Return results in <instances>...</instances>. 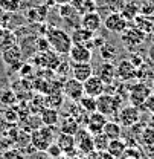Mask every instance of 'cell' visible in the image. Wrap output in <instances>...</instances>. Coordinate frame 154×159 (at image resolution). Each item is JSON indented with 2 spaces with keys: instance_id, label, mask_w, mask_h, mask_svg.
Listing matches in <instances>:
<instances>
[{
  "instance_id": "6da1fadb",
  "label": "cell",
  "mask_w": 154,
  "mask_h": 159,
  "mask_svg": "<svg viewBox=\"0 0 154 159\" xmlns=\"http://www.w3.org/2000/svg\"><path fill=\"white\" fill-rule=\"evenodd\" d=\"M46 39L51 44V49L54 52H57L58 55H69V52L73 46L70 35L61 28L51 26L47 34H46Z\"/></svg>"
},
{
  "instance_id": "7a4b0ae2",
  "label": "cell",
  "mask_w": 154,
  "mask_h": 159,
  "mask_svg": "<svg viewBox=\"0 0 154 159\" xmlns=\"http://www.w3.org/2000/svg\"><path fill=\"white\" fill-rule=\"evenodd\" d=\"M55 142V130L54 127L41 125L40 129L31 133V144L37 148V152H46L51 144Z\"/></svg>"
},
{
  "instance_id": "3957f363",
  "label": "cell",
  "mask_w": 154,
  "mask_h": 159,
  "mask_svg": "<svg viewBox=\"0 0 154 159\" xmlns=\"http://www.w3.org/2000/svg\"><path fill=\"white\" fill-rule=\"evenodd\" d=\"M151 93H153V89L150 86H147V83L142 81V83H136V84L128 87L127 97H128V101H130L131 106H134L137 109H142L145 99L148 98Z\"/></svg>"
},
{
  "instance_id": "277c9868",
  "label": "cell",
  "mask_w": 154,
  "mask_h": 159,
  "mask_svg": "<svg viewBox=\"0 0 154 159\" xmlns=\"http://www.w3.org/2000/svg\"><path fill=\"white\" fill-rule=\"evenodd\" d=\"M31 61H34V64H37L40 67H46L49 70H57V67L61 64V60L58 57L57 52L51 51H44V52H38L35 54Z\"/></svg>"
},
{
  "instance_id": "5b68a950",
  "label": "cell",
  "mask_w": 154,
  "mask_h": 159,
  "mask_svg": "<svg viewBox=\"0 0 154 159\" xmlns=\"http://www.w3.org/2000/svg\"><path fill=\"white\" fill-rule=\"evenodd\" d=\"M140 119V112L139 109L128 104V106H124L121 110H119V115H117V122L122 125V127H134L136 124L139 122Z\"/></svg>"
},
{
  "instance_id": "8992f818",
  "label": "cell",
  "mask_w": 154,
  "mask_h": 159,
  "mask_svg": "<svg viewBox=\"0 0 154 159\" xmlns=\"http://www.w3.org/2000/svg\"><path fill=\"white\" fill-rule=\"evenodd\" d=\"M75 139H77V150L81 153V155L89 156V155L95 153L93 135H90L87 129H81V130H78V133L75 135Z\"/></svg>"
},
{
  "instance_id": "52a82bcc",
  "label": "cell",
  "mask_w": 154,
  "mask_h": 159,
  "mask_svg": "<svg viewBox=\"0 0 154 159\" xmlns=\"http://www.w3.org/2000/svg\"><path fill=\"white\" fill-rule=\"evenodd\" d=\"M63 95L64 98H67L69 101L78 102L81 97L84 95V86L81 81H78L75 78H69L63 83Z\"/></svg>"
},
{
  "instance_id": "ba28073f",
  "label": "cell",
  "mask_w": 154,
  "mask_h": 159,
  "mask_svg": "<svg viewBox=\"0 0 154 159\" xmlns=\"http://www.w3.org/2000/svg\"><path fill=\"white\" fill-rule=\"evenodd\" d=\"M145 35H147V34L142 32L134 23H131V25L128 23L127 29L122 32V41L125 43L127 48H136V46H139L140 43H143Z\"/></svg>"
},
{
  "instance_id": "9c48e42d",
  "label": "cell",
  "mask_w": 154,
  "mask_h": 159,
  "mask_svg": "<svg viewBox=\"0 0 154 159\" xmlns=\"http://www.w3.org/2000/svg\"><path fill=\"white\" fill-rule=\"evenodd\" d=\"M107 31L110 32H115V34H122L127 26H128V21L121 16V12H112V14H107V17L104 19V23Z\"/></svg>"
},
{
  "instance_id": "30bf717a",
  "label": "cell",
  "mask_w": 154,
  "mask_h": 159,
  "mask_svg": "<svg viewBox=\"0 0 154 159\" xmlns=\"http://www.w3.org/2000/svg\"><path fill=\"white\" fill-rule=\"evenodd\" d=\"M116 75L122 83H128L137 78V67L130 60H121L116 66Z\"/></svg>"
},
{
  "instance_id": "8fae6325",
  "label": "cell",
  "mask_w": 154,
  "mask_h": 159,
  "mask_svg": "<svg viewBox=\"0 0 154 159\" xmlns=\"http://www.w3.org/2000/svg\"><path fill=\"white\" fill-rule=\"evenodd\" d=\"M21 57H23V52H21V48L14 44L5 51H2V58L5 61L6 66H9L11 69H20L21 67Z\"/></svg>"
},
{
  "instance_id": "7c38bea8",
  "label": "cell",
  "mask_w": 154,
  "mask_h": 159,
  "mask_svg": "<svg viewBox=\"0 0 154 159\" xmlns=\"http://www.w3.org/2000/svg\"><path fill=\"white\" fill-rule=\"evenodd\" d=\"M96 77H99V80L105 84V86H110V84H115L116 78V66L110 61H102L96 69Z\"/></svg>"
},
{
  "instance_id": "4fadbf2b",
  "label": "cell",
  "mask_w": 154,
  "mask_h": 159,
  "mask_svg": "<svg viewBox=\"0 0 154 159\" xmlns=\"http://www.w3.org/2000/svg\"><path fill=\"white\" fill-rule=\"evenodd\" d=\"M107 116L105 115H102V113H99V112H93V113H90L89 115V119H87V124H86V129L89 130V133L90 135H99V133H102V130H104V125L107 124Z\"/></svg>"
},
{
  "instance_id": "5bb4252c",
  "label": "cell",
  "mask_w": 154,
  "mask_h": 159,
  "mask_svg": "<svg viewBox=\"0 0 154 159\" xmlns=\"http://www.w3.org/2000/svg\"><path fill=\"white\" fill-rule=\"evenodd\" d=\"M84 86V95L87 97H92V98H98L104 93V89H105V84L99 80V77L96 75H92L87 81L82 83Z\"/></svg>"
},
{
  "instance_id": "9a60e30c",
  "label": "cell",
  "mask_w": 154,
  "mask_h": 159,
  "mask_svg": "<svg viewBox=\"0 0 154 159\" xmlns=\"http://www.w3.org/2000/svg\"><path fill=\"white\" fill-rule=\"evenodd\" d=\"M69 57L72 60V63H90L93 52L86 44H73L69 52Z\"/></svg>"
},
{
  "instance_id": "2e32d148",
  "label": "cell",
  "mask_w": 154,
  "mask_h": 159,
  "mask_svg": "<svg viewBox=\"0 0 154 159\" xmlns=\"http://www.w3.org/2000/svg\"><path fill=\"white\" fill-rule=\"evenodd\" d=\"M55 142L59 145V148L63 150V155L72 158V156L77 153V139H75L73 135L61 133V135H58V138Z\"/></svg>"
},
{
  "instance_id": "e0dca14e",
  "label": "cell",
  "mask_w": 154,
  "mask_h": 159,
  "mask_svg": "<svg viewBox=\"0 0 154 159\" xmlns=\"http://www.w3.org/2000/svg\"><path fill=\"white\" fill-rule=\"evenodd\" d=\"M92 75H95L93 72V66L92 63H73L72 66V77L81 83L87 81Z\"/></svg>"
},
{
  "instance_id": "ac0fdd59",
  "label": "cell",
  "mask_w": 154,
  "mask_h": 159,
  "mask_svg": "<svg viewBox=\"0 0 154 159\" xmlns=\"http://www.w3.org/2000/svg\"><path fill=\"white\" fill-rule=\"evenodd\" d=\"M102 23H104V20H102L101 14L98 11L81 16V26L86 28V29H89V31H92L93 34L96 31H99V28L102 26Z\"/></svg>"
},
{
  "instance_id": "d6986e66",
  "label": "cell",
  "mask_w": 154,
  "mask_h": 159,
  "mask_svg": "<svg viewBox=\"0 0 154 159\" xmlns=\"http://www.w3.org/2000/svg\"><path fill=\"white\" fill-rule=\"evenodd\" d=\"M47 12H49V8L46 5H38V6L29 8L24 17L28 19V21H32V23H43L47 17Z\"/></svg>"
},
{
  "instance_id": "ffe728a7",
  "label": "cell",
  "mask_w": 154,
  "mask_h": 159,
  "mask_svg": "<svg viewBox=\"0 0 154 159\" xmlns=\"http://www.w3.org/2000/svg\"><path fill=\"white\" fill-rule=\"evenodd\" d=\"M121 16L127 20L128 23L134 21L136 17L140 16V5L136 0H125V5H124V8L121 11Z\"/></svg>"
},
{
  "instance_id": "44dd1931",
  "label": "cell",
  "mask_w": 154,
  "mask_h": 159,
  "mask_svg": "<svg viewBox=\"0 0 154 159\" xmlns=\"http://www.w3.org/2000/svg\"><path fill=\"white\" fill-rule=\"evenodd\" d=\"M70 39H72L73 44H87L89 41H92V39H93V32L86 29V28H82V26H79V28L72 31Z\"/></svg>"
},
{
  "instance_id": "7402d4cb",
  "label": "cell",
  "mask_w": 154,
  "mask_h": 159,
  "mask_svg": "<svg viewBox=\"0 0 154 159\" xmlns=\"http://www.w3.org/2000/svg\"><path fill=\"white\" fill-rule=\"evenodd\" d=\"M102 133L107 136L108 141L121 139V135H122V125H121L117 121H107V124L104 125Z\"/></svg>"
},
{
  "instance_id": "603a6c76",
  "label": "cell",
  "mask_w": 154,
  "mask_h": 159,
  "mask_svg": "<svg viewBox=\"0 0 154 159\" xmlns=\"http://www.w3.org/2000/svg\"><path fill=\"white\" fill-rule=\"evenodd\" d=\"M79 130V122L73 116H64L59 122V132L67 133V135H77Z\"/></svg>"
},
{
  "instance_id": "cb8c5ba5",
  "label": "cell",
  "mask_w": 154,
  "mask_h": 159,
  "mask_svg": "<svg viewBox=\"0 0 154 159\" xmlns=\"http://www.w3.org/2000/svg\"><path fill=\"white\" fill-rule=\"evenodd\" d=\"M41 122L43 125H47V127H54L57 125V122H59V113H58L57 109H49V107H44L41 110Z\"/></svg>"
},
{
  "instance_id": "d4e9b609",
  "label": "cell",
  "mask_w": 154,
  "mask_h": 159,
  "mask_svg": "<svg viewBox=\"0 0 154 159\" xmlns=\"http://www.w3.org/2000/svg\"><path fill=\"white\" fill-rule=\"evenodd\" d=\"M125 150H127V142L122 141V139H115V141H110V142H108L107 152H108L115 159L122 158V156L125 155Z\"/></svg>"
},
{
  "instance_id": "484cf974",
  "label": "cell",
  "mask_w": 154,
  "mask_h": 159,
  "mask_svg": "<svg viewBox=\"0 0 154 159\" xmlns=\"http://www.w3.org/2000/svg\"><path fill=\"white\" fill-rule=\"evenodd\" d=\"M134 25L145 34H151L154 32L153 29V17H147V16H137L134 19Z\"/></svg>"
},
{
  "instance_id": "4316f807",
  "label": "cell",
  "mask_w": 154,
  "mask_h": 159,
  "mask_svg": "<svg viewBox=\"0 0 154 159\" xmlns=\"http://www.w3.org/2000/svg\"><path fill=\"white\" fill-rule=\"evenodd\" d=\"M99 55L104 61H115L116 55H117V51L112 43H104L101 48H99Z\"/></svg>"
},
{
  "instance_id": "83f0119b",
  "label": "cell",
  "mask_w": 154,
  "mask_h": 159,
  "mask_svg": "<svg viewBox=\"0 0 154 159\" xmlns=\"http://www.w3.org/2000/svg\"><path fill=\"white\" fill-rule=\"evenodd\" d=\"M63 102H64V95H63V92L51 93V95H47V97L44 98V106L49 107V109H57L58 110V107H61Z\"/></svg>"
},
{
  "instance_id": "f1b7e54d",
  "label": "cell",
  "mask_w": 154,
  "mask_h": 159,
  "mask_svg": "<svg viewBox=\"0 0 154 159\" xmlns=\"http://www.w3.org/2000/svg\"><path fill=\"white\" fill-rule=\"evenodd\" d=\"M78 106L87 112V113H93L96 112V98H92V97H87V95H82L81 99L78 101Z\"/></svg>"
},
{
  "instance_id": "f546056e",
  "label": "cell",
  "mask_w": 154,
  "mask_h": 159,
  "mask_svg": "<svg viewBox=\"0 0 154 159\" xmlns=\"http://www.w3.org/2000/svg\"><path fill=\"white\" fill-rule=\"evenodd\" d=\"M21 8V0H0V9L3 12L14 14Z\"/></svg>"
},
{
  "instance_id": "4dcf8cb0",
  "label": "cell",
  "mask_w": 154,
  "mask_h": 159,
  "mask_svg": "<svg viewBox=\"0 0 154 159\" xmlns=\"http://www.w3.org/2000/svg\"><path fill=\"white\" fill-rule=\"evenodd\" d=\"M125 5V0H102V6L104 9L112 14V12H121L122 8Z\"/></svg>"
},
{
  "instance_id": "1f68e13d",
  "label": "cell",
  "mask_w": 154,
  "mask_h": 159,
  "mask_svg": "<svg viewBox=\"0 0 154 159\" xmlns=\"http://www.w3.org/2000/svg\"><path fill=\"white\" fill-rule=\"evenodd\" d=\"M58 16L63 20H69V19H72V17H75V16H78V11L70 3H67V5H59V6H58Z\"/></svg>"
},
{
  "instance_id": "d6a6232c",
  "label": "cell",
  "mask_w": 154,
  "mask_h": 159,
  "mask_svg": "<svg viewBox=\"0 0 154 159\" xmlns=\"http://www.w3.org/2000/svg\"><path fill=\"white\" fill-rule=\"evenodd\" d=\"M140 142L145 147L154 145V127L147 125L145 129H142V132H140Z\"/></svg>"
},
{
  "instance_id": "836d02e7",
  "label": "cell",
  "mask_w": 154,
  "mask_h": 159,
  "mask_svg": "<svg viewBox=\"0 0 154 159\" xmlns=\"http://www.w3.org/2000/svg\"><path fill=\"white\" fill-rule=\"evenodd\" d=\"M108 139L104 133H99V135H95L93 136V145H95V152H104L108 148Z\"/></svg>"
},
{
  "instance_id": "e575fe53",
  "label": "cell",
  "mask_w": 154,
  "mask_h": 159,
  "mask_svg": "<svg viewBox=\"0 0 154 159\" xmlns=\"http://www.w3.org/2000/svg\"><path fill=\"white\" fill-rule=\"evenodd\" d=\"M15 41H17V40H15V37H14V34H12V32L5 31V32H3V35L0 37V51H5V49H8V48H11V46L17 44Z\"/></svg>"
},
{
  "instance_id": "d590c367",
  "label": "cell",
  "mask_w": 154,
  "mask_h": 159,
  "mask_svg": "<svg viewBox=\"0 0 154 159\" xmlns=\"http://www.w3.org/2000/svg\"><path fill=\"white\" fill-rule=\"evenodd\" d=\"M2 159H26V155L23 153L21 148H6L2 155Z\"/></svg>"
},
{
  "instance_id": "8d00e7d4",
  "label": "cell",
  "mask_w": 154,
  "mask_h": 159,
  "mask_svg": "<svg viewBox=\"0 0 154 159\" xmlns=\"http://www.w3.org/2000/svg\"><path fill=\"white\" fill-rule=\"evenodd\" d=\"M98 11V3L95 0H84L81 9H79V16H84V14H89V12H95Z\"/></svg>"
},
{
  "instance_id": "74e56055",
  "label": "cell",
  "mask_w": 154,
  "mask_h": 159,
  "mask_svg": "<svg viewBox=\"0 0 154 159\" xmlns=\"http://www.w3.org/2000/svg\"><path fill=\"white\" fill-rule=\"evenodd\" d=\"M46 153H47V156L52 159H59L63 156V150L59 148V145H58L57 142H54V144H51L49 145V148L46 150Z\"/></svg>"
},
{
  "instance_id": "f35d334b",
  "label": "cell",
  "mask_w": 154,
  "mask_h": 159,
  "mask_svg": "<svg viewBox=\"0 0 154 159\" xmlns=\"http://www.w3.org/2000/svg\"><path fill=\"white\" fill-rule=\"evenodd\" d=\"M154 12V3L150 2H143L140 5V16H147V17H153Z\"/></svg>"
},
{
  "instance_id": "ab89813d",
  "label": "cell",
  "mask_w": 154,
  "mask_h": 159,
  "mask_svg": "<svg viewBox=\"0 0 154 159\" xmlns=\"http://www.w3.org/2000/svg\"><path fill=\"white\" fill-rule=\"evenodd\" d=\"M0 101H2L3 104L11 106V104H14V102H15V93H14V92H11V90H5V92L2 93Z\"/></svg>"
},
{
  "instance_id": "60d3db41",
  "label": "cell",
  "mask_w": 154,
  "mask_h": 159,
  "mask_svg": "<svg viewBox=\"0 0 154 159\" xmlns=\"http://www.w3.org/2000/svg\"><path fill=\"white\" fill-rule=\"evenodd\" d=\"M37 51L38 52H44V51H51V44L46 37H38L37 39Z\"/></svg>"
},
{
  "instance_id": "b9f144b4",
  "label": "cell",
  "mask_w": 154,
  "mask_h": 159,
  "mask_svg": "<svg viewBox=\"0 0 154 159\" xmlns=\"http://www.w3.org/2000/svg\"><path fill=\"white\" fill-rule=\"evenodd\" d=\"M142 109H145L147 112H150V113H153L154 115V92L148 97V98L145 99V102H143Z\"/></svg>"
},
{
  "instance_id": "7bdbcfd3",
  "label": "cell",
  "mask_w": 154,
  "mask_h": 159,
  "mask_svg": "<svg viewBox=\"0 0 154 159\" xmlns=\"http://www.w3.org/2000/svg\"><path fill=\"white\" fill-rule=\"evenodd\" d=\"M19 70H20V75H21V77H29V75L32 74V70H34L32 63H23Z\"/></svg>"
},
{
  "instance_id": "ee69618b",
  "label": "cell",
  "mask_w": 154,
  "mask_h": 159,
  "mask_svg": "<svg viewBox=\"0 0 154 159\" xmlns=\"http://www.w3.org/2000/svg\"><path fill=\"white\" fill-rule=\"evenodd\" d=\"M92 156H93V159H115L107 150H104V152H95V153H92Z\"/></svg>"
},
{
  "instance_id": "f6af8a7d",
  "label": "cell",
  "mask_w": 154,
  "mask_h": 159,
  "mask_svg": "<svg viewBox=\"0 0 154 159\" xmlns=\"http://www.w3.org/2000/svg\"><path fill=\"white\" fill-rule=\"evenodd\" d=\"M82 3H84V0H72V2H70V5H72V6L77 9L78 12H79V9H81Z\"/></svg>"
},
{
  "instance_id": "bcb514c9",
  "label": "cell",
  "mask_w": 154,
  "mask_h": 159,
  "mask_svg": "<svg viewBox=\"0 0 154 159\" xmlns=\"http://www.w3.org/2000/svg\"><path fill=\"white\" fill-rule=\"evenodd\" d=\"M148 57H150V61L154 63V43L150 46V49H148Z\"/></svg>"
},
{
  "instance_id": "7dc6e473",
  "label": "cell",
  "mask_w": 154,
  "mask_h": 159,
  "mask_svg": "<svg viewBox=\"0 0 154 159\" xmlns=\"http://www.w3.org/2000/svg\"><path fill=\"white\" fill-rule=\"evenodd\" d=\"M54 2H55V5L59 6V5H67V3H70L72 0H54Z\"/></svg>"
},
{
  "instance_id": "c3c4849f",
  "label": "cell",
  "mask_w": 154,
  "mask_h": 159,
  "mask_svg": "<svg viewBox=\"0 0 154 159\" xmlns=\"http://www.w3.org/2000/svg\"><path fill=\"white\" fill-rule=\"evenodd\" d=\"M121 159H136V158H131V156H125V155H124V156H122Z\"/></svg>"
},
{
  "instance_id": "681fc988",
  "label": "cell",
  "mask_w": 154,
  "mask_h": 159,
  "mask_svg": "<svg viewBox=\"0 0 154 159\" xmlns=\"http://www.w3.org/2000/svg\"><path fill=\"white\" fill-rule=\"evenodd\" d=\"M82 159H93V158H92V155H89V156H84Z\"/></svg>"
},
{
  "instance_id": "f907efd6",
  "label": "cell",
  "mask_w": 154,
  "mask_h": 159,
  "mask_svg": "<svg viewBox=\"0 0 154 159\" xmlns=\"http://www.w3.org/2000/svg\"><path fill=\"white\" fill-rule=\"evenodd\" d=\"M153 29H154V17H153Z\"/></svg>"
},
{
  "instance_id": "816d5d0a",
  "label": "cell",
  "mask_w": 154,
  "mask_h": 159,
  "mask_svg": "<svg viewBox=\"0 0 154 159\" xmlns=\"http://www.w3.org/2000/svg\"><path fill=\"white\" fill-rule=\"evenodd\" d=\"M153 92H154V86H153Z\"/></svg>"
},
{
  "instance_id": "f5cc1de1",
  "label": "cell",
  "mask_w": 154,
  "mask_h": 159,
  "mask_svg": "<svg viewBox=\"0 0 154 159\" xmlns=\"http://www.w3.org/2000/svg\"><path fill=\"white\" fill-rule=\"evenodd\" d=\"M153 41H154V37H153Z\"/></svg>"
},
{
  "instance_id": "db71d44e",
  "label": "cell",
  "mask_w": 154,
  "mask_h": 159,
  "mask_svg": "<svg viewBox=\"0 0 154 159\" xmlns=\"http://www.w3.org/2000/svg\"><path fill=\"white\" fill-rule=\"evenodd\" d=\"M0 159H2V158H0Z\"/></svg>"
}]
</instances>
